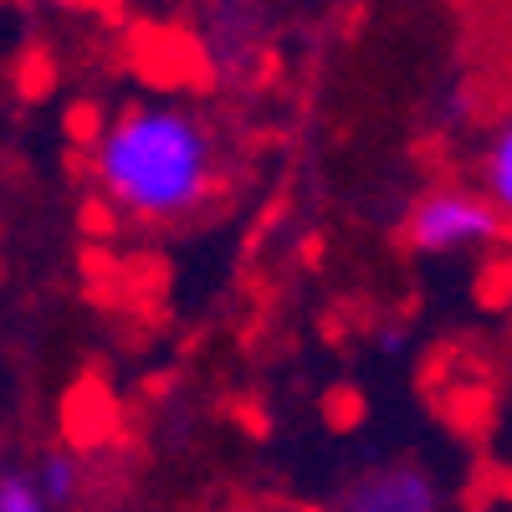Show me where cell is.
Instances as JSON below:
<instances>
[{"mask_svg":"<svg viewBox=\"0 0 512 512\" xmlns=\"http://www.w3.org/2000/svg\"><path fill=\"white\" fill-rule=\"evenodd\" d=\"M88 175L118 221L180 226L221 190V134L185 98H128L98 123Z\"/></svg>","mask_w":512,"mask_h":512,"instance_id":"cell-1","label":"cell"},{"mask_svg":"<svg viewBox=\"0 0 512 512\" xmlns=\"http://www.w3.org/2000/svg\"><path fill=\"white\" fill-rule=\"evenodd\" d=\"M507 226L497 221V210L482 200L477 185L466 180H441L410 195L400 210V246L420 262H466V256L497 251Z\"/></svg>","mask_w":512,"mask_h":512,"instance_id":"cell-2","label":"cell"},{"mask_svg":"<svg viewBox=\"0 0 512 512\" xmlns=\"http://www.w3.org/2000/svg\"><path fill=\"white\" fill-rule=\"evenodd\" d=\"M323 512H446V487L425 461L390 456L338 482Z\"/></svg>","mask_w":512,"mask_h":512,"instance_id":"cell-3","label":"cell"},{"mask_svg":"<svg viewBox=\"0 0 512 512\" xmlns=\"http://www.w3.org/2000/svg\"><path fill=\"white\" fill-rule=\"evenodd\" d=\"M200 41L221 72H241L262 47V16H256L251 0H210Z\"/></svg>","mask_w":512,"mask_h":512,"instance_id":"cell-4","label":"cell"},{"mask_svg":"<svg viewBox=\"0 0 512 512\" xmlns=\"http://www.w3.org/2000/svg\"><path fill=\"white\" fill-rule=\"evenodd\" d=\"M477 190L497 210V221L512 231V113L492 123V134L477 149Z\"/></svg>","mask_w":512,"mask_h":512,"instance_id":"cell-5","label":"cell"},{"mask_svg":"<svg viewBox=\"0 0 512 512\" xmlns=\"http://www.w3.org/2000/svg\"><path fill=\"white\" fill-rule=\"evenodd\" d=\"M31 482H36L41 502H47L52 512H72L82 487H88V466H82V456L67 451V446H47L31 461Z\"/></svg>","mask_w":512,"mask_h":512,"instance_id":"cell-6","label":"cell"},{"mask_svg":"<svg viewBox=\"0 0 512 512\" xmlns=\"http://www.w3.org/2000/svg\"><path fill=\"white\" fill-rule=\"evenodd\" d=\"M0 512H52L31 482V466H0Z\"/></svg>","mask_w":512,"mask_h":512,"instance_id":"cell-7","label":"cell"}]
</instances>
